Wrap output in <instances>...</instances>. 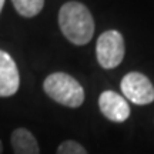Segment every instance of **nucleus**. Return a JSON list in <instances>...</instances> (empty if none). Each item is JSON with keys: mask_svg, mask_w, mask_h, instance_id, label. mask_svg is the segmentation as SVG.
<instances>
[{"mask_svg": "<svg viewBox=\"0 0 154 154\" xmlns=\"http://www.w3.org/2000/svg\"><path fill=\"white\" fill-rule=\"evenodd\" d=\"M56 154H88L87 150L74 140H66L57 147Z\"/></svg>", "mask_w": 154, "mask_h": 154, "instance_id": "9", "label": "nucleus"}, {"mask_svg": "<svg viewBox=\"0 0 154 154\" xmlns=\"http://www.w3.org/2000/svg\"><path fill=\"white\" fill-rule=\"evenodd\" d=\"M20 87V73L7 51L0 50V97H10Z\"/></svg>", "mask_w": 154, "mask_h": 154, "instance_id": "6", "label": "nucleus"}, {"mask_svg": "<svg viewBox=\"0 0 154 154\" xmlns=\"http://www.w3.org/2000/svg\"><path fill=\"white\" fill-rule=\"evenodd\" d=\"M44 93L50 99L70 109H77L84 103V90L76 79L67 73H51L43 82Z\"/></svg>", "mask_w": 154, "mask_h": 154, "instance_id": "2", "label": "nucleus"}, {"mask_svg": "<svg viewBox=\"0 0 154 154\" xmlns=\"http://www.w3.org/2000/svg\"><path fill=\"white\" fill-rule=\"evenodd\" d=\"M5 2H6V0H0V13H2V10H3V6H5Z\"/></svg>", "mask_w": 154, "mask_h": 154, "instance_id": "10", "label": "nucleus"}, {"mask_svg": "<svg viewBox=\"0 0 154 154\" xmlns=\"http://www.w3.org/2000/svg\"><path fill=\"white\" fill-rule=\"evenodd\" d=\"M11 3L17 13L26 19L37 16L44 7V0H11Z\"/></svg>", "mask_w": 154, "mask_h": 154, "instance_id": "8", "label": "nucleus"}, {"mask_svg": "<svg viewBox=\"0 0 154 154\" xmlns=\"http://www.w3.org/2000/svg\"><path fill=\"white\" fill-rule=\"evenodd\" d=\"M120 88L124 97L134 104L146 106L154 101V86L149 77L138 72L127 73L121 79Z\"/></svg>", "mask_w": 154, "mask_h": 154, "instance_id": "4", "label": "nucleus"}, {"mask_svg": "<svg viewBox=\"0 0 154 154\" xmlns=\"http://www.w3.org/2000/svg\"><path fill=\"white\" fill-rule=\"evenodd\" d=\"M10 143L14 154H40L34 134L24 127H19L11 133Z\"/></svg>", "mask_w": 154, "mask_h": 154, "instance_id": "7", "label": "nucleus"}, {"mask_svg": "<svg viewBox=\"0 0 154 154\" xmlns=\"http://www.w3.org/2000/svg\"><path fill=\"white\" fill-rule=\"evenodd\" d=\"M3 153V144H2V141H0V154Z\"/></svg>", "mask_w": 154, "mask_h": 154, "instance_id": "11", "label": "nucleus"}, {"mask_svg": "<svg viewBox=\"0 0 154 154\" xmlns=\"http://www.w3.org/2000/svg\"><path fill=\"white\" fill-rule=\"evenodd\" d=\"M99 107L101 114L113 123H123L130 117V106L121 94L113 90H106L100 94Z\"/></svg>", "mask_w": 154, "mask_h": 154, "instance_id": "5", "label": "nucleus"}, {"mask_svg": "<svg viewBox=\"0 0 154 154\" xmlns=\"http://www.w3.org/2000/svg\"><path fill=\"white\" fill-rule=\"evenodd\" d=\"M59 26L63 36L76 46L91 42L94 34V19L80 2H67L59 11Z\"/></svg>", "mask_w": 154, "mask_h": 154, "instance_id": "1", "label": "nucleus"}, {"mask_svg": "<svg viewBox=\"0 0 154 154\" xmlns=\"http://www.w3.org/2000/svg\"><path fill=\"white\" fill-rule=\"evenodd\" d=\"M126 46L123 34L117 30H107L101 33L96 43L97 61L103 69H114L124 59Z\"/></svg>", "mask_w": 154, "mask_h": 154, "instance_id": "3", "label": "nucleus"}]
</instances>
